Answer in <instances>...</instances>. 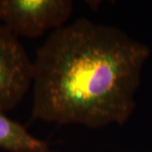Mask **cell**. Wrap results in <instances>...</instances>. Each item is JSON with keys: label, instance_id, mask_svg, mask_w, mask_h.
Wrapping results in <instances>:
<instances>
[{"label": "cell", "instance_id": "cell-1", "mask_svg": "<svg viewBox=\"0 0 152 152\" xmlns=\"http://www.w3.org/2000/svg\"><path fill=\"white\" fill-rule=\"evenodd\" d=\"M151 53L118 28L78 19L50 35L33 61L32 120L124 125Z\"/></svg>", "mask_w": 152, "mask_h": 152}, {"label": "cell", "instance_id": "cell-2", "mask_svg": "<svg viewBox=\"0 0 152 152\" xmlns=\"http://www.w3.org/2000/svg\"><path fill=\"white\" fill-rule=\"evenodd\" d=\"M72 0H0V21L15 36L37 38L65 26Z\"/></svg>", "mask_w": 152, "mask_h": 152}, {"label": "cell", "instance_id": "cell-3", "mask_svg": "<svg viewBox=\"0 0 152 152\" xmlns=\"http://www.w3.org/2000/svg\"><path fill=\"white\" fill-rule=\"evenodd\" d=\"M33 62L15 35L0 26V111L13 109L32 85Z\"/></svg>", "mask_w": 152, "mask_h": 152}, {"label": "cell", "instance_id": "cell-4", "mask_svg": "<svg viewBox=\"0 0 152 152\" xmlns=\"http://www.w3.org/2000/svg\"><path fill=\"white\" fill-rule=\"evenodd\" d=\"M0 148L11 152H52L48 142L31 135L3 111H0Z\"/></svg>", "mask_w": 152, "mask_h": 152}]
</instances>
